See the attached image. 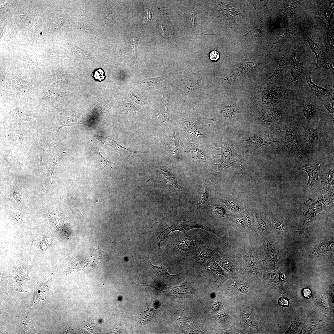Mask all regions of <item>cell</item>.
<instances>
[{"instance_id": "6da1fadb", "label": "cell", "mask_w": 334, "mask_h": 334, "mask_svg": "<svg viewBox=\"0 0 334 334\" xmlns=\"http://www.w3.org/2000/svg\"><path fill=\"white\" fill-rule=\"evenodd\" d=\"M184 218L185 217L180 218V219L178 220L175 224L165 229L161 233L158 237L159 240V245L169 233L175 230L186 232L194 229H202L215 234L221 239L223 238L222 237L220 236L212 229L207 227L205 225L191 220V218H188V219L186 220Z\"/></svg>"}, {"instance_id": "7a4b0ae2", "label": "cell", "mask_w": 334, "mask_h": 334, "mask_svg": "<svg viewBox=\"0 0 334 334\" xmlns=\"http://www.w3.org/2000/svg\"><path fill=\"white\" fill-rule=\"evenodd\" d=\"M200 77L193 74H187L182 78L183 91L179 102H183L191 97H199L200 95L201 84Z\"/></svg>"}, {"instance_id": "3957f363", "label": "cell", "mask_w": 334, "mask_h": 334, "mask_svg": "<svg viewBox=\"0 0 334 334\" xmlns=\"http://www.w3.org/2000/svg\"><path fill=\"white\" fill-rule=\"evenodd\" d=\"M195 288L189 280H186L180 285L173 287H167L166 295L173 298L186 297L195 292Z\"/></svg>"}, {"instance_id": "277c9868", "label": "cell", "mask_w": 334, "mask_h": 334, "mask_svg": "<svg viewBox=\"0 0 334 334\" xmlns=\"http://www.w3.org/2000/svg\"><path fill=\"white\" fill-rule=\"evenodd\" d=\"M306 82L309 89L313 94L322 97H328L332 92V89L325 88L315 84L312 80L311 74L307 72L306 74Z\"/></svg>"}, {"instance_id": "5b68a950", "label": "cell", "mask_w": 334, "mask_h": 334, "mask_svg": "<svg viewBox=\"0 0 334 334\" xmlns=\"http://www.w3.org/2000/svg\"><path fill=\"white\" fill-rule=\"evenodd\" d=\"M306 41L308 43L312 51L315 55L317 63L316 69L323 66L325 61V57L322 53L316 41L311 37L306 36Z\"/></svg>"}, {"instance_id": "8992f818", "label": "cell", "mask_w": 334, "mask_h": 334, "mask_svg": "<svg viewBox=\"0 0 334 334\" xmlns=\"http://www.w3.org/2000/svg\"><path fill=\"white\" fill-rule=\"evenodd\" d=\"M169 99V92L168 91H165L161 101L157 108V113L158 117L163 122H165L168 117Z\"/></svg>"}, {"instance_id": "52a82bcc", "label": "cell", "mask_w": 334, "mask_h": 334, "mask_svg": "<svg viewBox=\"0 0 334 334\" xmlns=\"http://www.w3.org/2000/svg\"><path fill=\"white\" fill-rule=\"evenodd\" d=\"M301 169L306 172L309 176V179L306 187L309 188L311 187L314 183L316 182L321 181L319 179V175L321 168L319 164L310 167H303Z\"/></svg>"}, {"instance_id": "ba28073f", "label": "cell", "mask_w": 334, "mask_h": 334, "mask_svg": "<svg viewBox=\"0 0 334 334\" xmlns=\"http://www.w3.org/2000/svg\"><path fill=\"white\" fill-rule=\"evenodd\" d=\"M296 52L294 53L291 69L292 81L294 83L298 81L304 71L303 65L302 63L299 62L296 60Z\"/></svg>"}, {"instance_id": "9c48e42d", "label": "cell", "mask_w": 334, "mask_h": 334, "mask_svg": "<svg viewBox=\"0 0 334 334\" xmlns=\"http://www.w3.org/2000/svg\"><path fill=\"white\" fill-rule=\"evenodd\" d=\"M215 255L216 252L212 247L204 246L199 248L197 253L198 259L200 260L210 258Z\"/></svg>"}, {"instance_id": "30bf717a", "label": "cell", "mask_w": 334, "mask_h": 334, "mask_svg": "<svg viewBox=\"0 0 334 334\" xmlns=\"http://www.w3.org/2000/svg\"><path fill=\"white\" fill-rule=\"evenodd\" d=\"M286 142L288 146L292 149L296 151L299 153V147L296 141V136H294L293 132L291 131L286 132Z\"/></svg>"}, {"instance_id": "8fae6325", "label": "cell", "mask_w": 334, "mask_h": 334, "mask_svg": "<svg viewBox=\"0 0 334 334\" xmlns=\"http://www.w3.org/2000/svg\"><path fill=\"white\" fill-rule=\"evenodd\" d=\"M178 246L183 251H190L194 250L195 246L193 241L187 238L181 239L178 244Z\"/></svg>"}, {"instance_id": "7c38bea8", "label": "cell", "mask_w": 334, "mask_h": 334, "mask_svg": "<svg viewBox=\"0 0 334 334\" xmlns=\"http://www.w3.org/2000/svg\"><path fill=\"white\" fill-rule=\"evenodd\" d=\"M150 263L152 267L157 273L161 277L164 279H165L169 277H173L175 275H171L169 274L168 272V268L164 266L162 264L158 266L153 265L150 262Z\"/></svg>"}, {"instance_id": "4fadbf2b", "label": "cell", "mask_w": 334, "mask_h": 334, "mask_svg": "<svg viewBox=\"0 0 334 334\" xmlns=\"http://www.w3.org/2000/svg\"><path fill=\"white\" fill-rule=\"evenodd\" d=\"M161 170L162 174L167 182L181 190L178 185L176 177L172 173L169 171L162 169Z\"/></svg>"}, {"instance_id": "5bb4252c", "label": "cell", "mask_w": 334, "mask_h": 334, "mask_svg": "<svg viewBox=\"0 0 334 334\" xmlns=\"http://www.w3.org/2000/svg\"><path fill=\"white\" fill-rule=\"evenodd\" d=\"M302 112L304 116L306 118L310 119L314 115L315 113V109L313 105L310 102H307L305 104Z\"/></svg>"}, {"instance_id": "9a60e30c", "label": "cell", "mask_w": 334, "mask_h": 334, "mask_svg": "<svg viewBox=\"0 0 334 334\" xmlns=\"http://www.w3.org/2000/svg\"><path fill=\"white\" fill-rule=\"evenodd\" d=\"M165 79L164 76H159L154 78H148L141 81V83L145 85L153 86L158 85Z\"/></svg>"}, {"instance_id": "2e32d148", "label": "cell", "mask_w": 334, "mask_h": 334, "mask_svg": "<svg viewBox=\"0 0 334 334\" xmlns=\"http://www.w3.org/2000/svg\"><path fill=\"white\" fill-rule=\"evenodd\" d=\"M318 14L320 18L326 20L329 25H330L331 20L333 17V14L329 9L326 7L323 8L318 12Z\"/></svg>"}, {"instance_id": "e0dca14e", "label": "cell", "mask_w": 334, "mask_h": 334, "mask_svg": "<svg viewBox=\"0 0 334 334\" xmlns=\"http://www.w3.org/2000/svg\"><path fill=\"white\" fill-rule=\"evenodd\" d=\"M209 195L208 190L205 189L200 194L198 199L197 209L204 205L208 202Z\"/></svg>"}, {"instance_id": "ac0fdd59", "label": "cell", "mask_w": 334, "mask_h": 334, "mask_svg": "<svg viewBox=\"0 0 334 334\" xmlns=\"http://www.w3.org/2000/svg\"><path fill=\"white\" fill-rule=\"evenodd\" d=\"M285 62V58L283 57L280 60L279 65L273 75L268 79H276L280 75L283 71Z\"/></svg>"}, {"instance_id": "d6986e66", "label": "cell", "mask_w": 334, "mask_h": 334, "mask_svg": "<svg viewBox=\"0 0 334 334\" xmlns=\"http://www.w3.org/2000/svg\"><path fill=\"white\" fill-rule=\"evenodd\" d=\"M317 135V131L315 129H308L304 136V140L306 143L308 144L312 143L315 138Z\"/></svg>"}, {"instance_id": "ffe728a7", "label": "cell", "mask_w": 334, "mask_h": 334, "mask_svg": "<svg viewBox=\"0 0 334 334\" xmlns=\"http://www.w3.org/2000/svg\"><path fill=\"white\" fill-rule=\"evenodd\" d=\"M95 152L99 158L101 165L105 168H112L117 165L113 161H109L104 158L100 153L98 149L96 150Z\"/></svg>"}, {"instance_id": "44dd1931", "label": "cell", "mask_w": 334, "mask_h": 334, "mask_svg": "<svg viewBox=\"0 0 334 334\" xmlns=\"http://www.w3.org/2000/svg\"><path fill=\"white\" fill-rule=\"evenodd\" d=\"M327 31V39L326 46L327 50L329 53H333L334 41L332 35L331 33H330V30L328 29Z\"/></svg>"}, {"instance_id": "7402d4cb", "label": "cell", "mask_w": 334, "mask_h": 334, "mask_svg": "<svg viewBox=\"0 0 334 334\" xmlns=\"http://www.w3.org/2000/svg\"><path fill=\"white\" fill-rule=\"evenodd\" d=\"M296 4L294 2H288L285 6V13L287 15H292L295 12Z\"/></svg>"}, {"instance_id": "603a6c76", "label": "cell", "mask_w": 334, "mask_h": 334, "mask_svg": "<svg viewBox=\"0 0 334 334\" xmlns=\"http://www.w3.org/2000/svg\"><path fill=\"white\" fill-rule=\"evenodd\" d=\"M261 118L266 122H272L276 119V114L274 111L268 112L264 113Z\"/></svg>"}, {"instance_id": "cb8c5ba5", "label": "cell", "mask_w": 334, "mask_h": 334, "mask_svg": "<svg viewBox=\"0 0 334 334\" xmlns=\"http://www.w3.org/2000/svg\"><path fill=\"white\" fill-rule=\"evenodd\" d=\"M222 115L226 117H229L233 115L234 113L233 108L230 106H225L222 110Z\"/></svg>"}, {"instance_id": "d4e9b609", "label": "cell", "mask_w": 334, "mask_h": 334, "mask_svg": "<svg viewBox=\"0 0 334 334\" xmlns=\"http://www.w3.org/2000/svg\"><path fill=\"white\" fill-rule=\"evenodd\" d=\"M92 75L96 79H97L100 81L103 80L105 77L104 71L101 68L95 70Z\"/></svg>"}, {"instance_id": "484cf974", "label": "cell", "mask_w": 334, "mask_h": 334, "mask_svg": "<svg viewBox=\"0 0 334 334\" xmlns=\"http://www.w3.org/2000/svg\"><path fill=\"white\" fill-rule=\"evenodd\" d=\"M138 36H136L133 39L131 45L132 51L133 54L136 60L137 56V47L138 43Z\"/></svg>"}, {"instance_id": "4316f807", "label": "cell", "mask_w": 334, "mask_h": 334, "mask_svg": "<svg viewBox=\"0 0 334 334\" xmlns=\"http://www.w3.org/2000/svg\"><path fill=\"white\" fill-rule=\"evenodd\" d=\"M278 304L285 308L288 307L289 305V301L286 297L282 296L278 300Z\"/></svg>"}, {"instance_id": "83f0119b", "label": "cell", "mask_w": 334, "mask_h": 334, "mask_svg": "<svg viewBox=\"0 0 334 334\" xmlns=\"http://www.w3.org/2000/svg\"><path fill=\"white\" fill-rule=\"evenodd\" d=\"M323 105L330 113H334V101L332 99V101H328L325 102L323 103Z\"/></svg>"}, {"instance_id": "f1b7e54d", "label": "cell", "mask_w": 334, "mask_h": 334, "mask_svg": "<svg viewBox=\"0 0 334 334\" xmlns=\"http://www.w3.org/2000/svg\"><path fill=\"white\" fill-rule=\"evenodd\" d=\"M214 210L215 213L220 216L225 217L228 215L225 209L221 207L216 206L214 207Z\"/></svg>"}, {"instance_id": "f546056e", "label": "cell", "mask_w": 334, "mask_h": 334, "mask_svg": "<svg viewBox=\"0 0 334 334\" xmlns=\"http://www.w3.org/2000/svg\"><path fill=\"white\" fill-rule=\"evenodd\" d=\"M301 292L302 296L306 299H310L312 296V292L309 288H305L302 289Z\"/></svg>"}, {"instance_id": "4dcf8cb0", "label": "cell", "mask_w": 334, "mask_h": 334, "mask_svg": "<svg viewBox=\"0 0 334 334\" xmlns=\"http://www.w3.org/2000/svg\"><path fill=\"white\" fill-rule=\"evenodd\" d=\"M242 317L244 321L249 326H255V324L253 320L249 316L243 315L242 316Z\"/></svg>"}, {"instance_id": "1f68e13d", "label": "cell", "mask_w": 334, "mask_h": 334, "mask_svg": "<svg viewBox=\"0 0 334 334\" xmlns=\"http://www.w3.org/2000/svg\"><path fill=\"white\" fill-rule=\"evenodd\" d=\"M209 57L211 60L213 61H216L219 58V53L216 51L213 50L210 53Z\"/></svg>"}, {"instance_id": "d6a6232c", "label": "cell", "mask_w": 334, "mask_h": 334, "mask_svg": "<svg viewBox=\"0 0 334 334\" xmlns=\"http://www.w3.org/2000/svg\"><path fill=\"white\" fill-rule=\"evenodd\" d=\"M151 14L150 11H147V13L144 16L143 20V23L144 25H148L150 21L151 18Z\"/></svg>"}, {"instance_id": "836d02e7", "label": "cell", "mask_w": 334, "mask_h": 334, "mask_svg": "<svg viewBox=\"0 0 334 334\" xmlns=\"http://www.w3.org/2000/svg\"><path fill=\"white\" fill-rule=\"evenodd\" d=\"M65 19L64 18L61 17L58 19V20L55 24V29L57 30H58L62 26L63 24Z\"/></svg>"}, {"instance_id": "e575fe53", "label": "cell", "mask_w": 334, "mask_h": 334, "mask_svg": "<svg viewBox=\"0 0 334 334\" xmlns=\"http://www.w3.org/2000/svg\"><path fill=\"white\" fill-rule=\"evenodd\" d=\"M237 289L241 292L246 293L248 291V288L246 286L243 285H238L237 287Z\"/></svg>"}, {"instance_id": "d590c367", "label": "cell", "mask_w": 334, "mask_h": 334, "mask_svg": "<svg viewBox=\"0 0 334 334\" xmlns=\"http://www.w3.org/2000/svg\"><path fill=\"white\" fill-rule=\"evenodd\" d=\"M329 9L330 10V9H332L333 8H334V2H330L329 5Z\"/></svg>"}]
</instances>
